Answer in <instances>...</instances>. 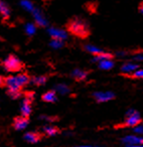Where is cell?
<instances>
[{
	"label": "cell",
	"instance_id": "d6a6232c",
	"mask_svg": "<svg viewBox=\"0 0 143 147\" xmlns=\"http://www.w3.org/2000/svg\"><path fill=\"white\" fill-rule=\"evenodd\" d=\"M139 11L143 14V3H141L140 6H139Z\"/></svg>",
	"mask_w": 143,
	"mask_h": 147
},
{
	"label": "cell",
	"instance_id": "8fae6325",
	"mask_svg": "<svg viewBox=\"0 0 143 147\" xmlns=\"http://www.w3.org/2000/svg\"><path fill=\"white\" fill-rule=\"evenodd\" d=\"M71 76L73 77V78H74L76 81L81 82V81L86 80L87 76H88V73H87L86 71H83V69H74V71H72Z\"/></svg>",
	"mask_w": 143,
	"mask_h": 147
},
{
	"label": "cell",
	"instance_id": "6da1fadb",
	"mask_svg": "<svg viewBox=\"0 0 143 147\" xmlns=\"http://www.w3.org/2000/svg\"><path fill=\"white\" fill-rule=\"evenodd\" d=\"M67 29L72 34L81 38H86L90 34V28L87 22L80 18H73L67 24Z\"/></svg>",
	"mask_w": 143,
	"mask_h": 147
},
{
	"label": "cell",
	"instance_id": "2e32d148",
	"mask_svg": "<svg viewBox=\"0 0 143 147\" xmlns=\"http://www.w3.org/2000/svg\"><path fill=\"white\" fill-rule=\"evenodd\" d=\"M16 79H17L18 84L20 85V87L22 88V87L26 86L28 83H30L31 78H29V76L26 75V74H19L18 76H16Z\"/></svg>",
	"mask_w": 143,
	"mask_h": 147
},
{
	"label": "cell",
	"instance_id": "836d02e7",
	"mask_svg": "<svg viewBox=\"0 0 143 147\" xmlns=\"http://www.w3.org/2000/svg\"><path fill=\"white\" fill-rule=\"evenodd\" d=\"M77 147H92V145H81V146H77Z\"/></svg>",
	"mask_w": 143,
	"mask_h": 147
},
{
	"label": "cell",
	"instance_id": "7402d4cb",
	"mask_svg": "<svg viewBox=\"0 0 143 147\" xmlns=\"http://www.w3.org/2000/svg\"><path fill=\"white\" fill-rule=\"evenodd\" d=\"M43 132H45L47 136H55V135L59 133V129L53 126H45V128H43Z\"/></svg>",
	"mask_w": 143,
	"mask_h": 147
},
{
	"label": "cell",
	"instance_id": "1f68e13d",
	"mask_svg": "<svg viewBox=\"0 0 143 147\" xmlns=\"http://www.w3.org/2000/svg\"><path fill=\"white\" fill-rule=\"evenodd\" d=\"M116 55H120V57H123V55H126V53H125V51H118V53H117Z\"/></svg>",
	"mask_w": 143,
	"mask_h": 147
},
{
	"label": "cell",
	"instance_id": "e575fe53",
	"mask_svg": "<svg viewBox=\"0 0 143 147\" xmlns=\"http://www.w3.org/2000/svg\"><path fill=\"white\" fill-rule=\"evenodd\" d=\"M92 147H102V146H92Z\"/></svg>",
	"mask_w": 143,
	"mask_h": 147
},
{
	"label": "cell",
	"instance_id": "5bb4252c",
	"mask_svg": "<svg viewBox=\"0 0 143 147\" xmlns=\"http://www.w3.org/2000/svg\"><path fill=\"white\" fill-rule=\"evenodd\" d=\"M41 99H42L43 102H47V103H55L57 100L55 91H49V92L45 93L42 95V97H41Z\"/></svg>",
	"mask_w": 143,
	"mask_h": 147
},
{
	"label": "cell",
	"instance_id": "484cf974",
	"mask_svg": "<svg viewBox=\"0 0 143 147\" xmlns=\"http://www.w3.org/2000/svg\"><path fill=\"white\" fill-rule=\"evenodd\" d=\"M7 95L10 97L11 99H18L22 96V93L20 91H11V90H7Z\"/></svg>",
	"mask_w": 143,
	"mask_h": 147
},
{
	"label": "cell",
	"instance_id": "ffe728a7",
	"mask_svg": "<svg viewBox=\"0 0 143 147\" xmlns=\"http://www.w3.org/2000/svg\"><path fill=\"white\" fill-rule=\"evenodd\" d=\"M55 92H57L59 94L63 96V95H67L71 92V88L65 84H57L55 86Z\"/></svg>",
	"mask_w": 143,
	"mask_h": 147
},
{
	"label": "cell",
	"instance_id": "44dd1931",
	"mask_svg": "<svg viewBox=\"0 0 143 147\" xmlns=\"http://www.w3.org/2000/svg\"><path fill=\"white\" fill-rule=\"evenodd\" d=\"M84 49H86L88 53H92V55H99V53H103V51L101 49H99V47H95V45H86L84 47Z\"/></svg>",
	"mask_w": 143,
	"mask_h": 147
},
{
	"label": "cell",
	"instance_id": "5b68a950",
	"mask_svg": "<svg viewBox=\"0 0 143 147\" xmlns=\"http://www.w3.org/2000/svg\"><path fill=\"white\" fill-rule=\"evenodd\" d=\"M4 86L8 88V90L11 91H20L21 87L17 82L16 77L9 76L7 78H4Z\"/></svg>",
	"mask_w": 143,
	"mask_h": 147
},
{
	"label": "cell",
	"instance_id": "d6986e66",
	"mask_svg": "<svg viewBox=\"0 0 143 147\" xmlns=\"http://www.w3.org/2000/svg\"><path fill=\"white\" fill-rule=\"evenodd\" d=\"M0 13H1V15H2L4 19H8L9 16H10L9 7L4 2H2L1 0H0Z\"/></svg>",
	"mask_w": 143,
	"mask_h": 147
},
{
	"label": "cell",
	"instance_id": "7c38bea8",
	"mask_svg": "<svg viewBox=\"0 0 143 147\" xmlns=\"http://www.w3.org/2000/svg\"><path fill=\"white\" fill-rule=\"evenodd\" d=\"M23 138H24L25 141H27V142H29V143H36L40 140L41 135L36 132H27V133H25Z\"/></svg>",
	"mask_w": 143,
	"mask_h": 147
},
{
	"label": "cell",
	"instance_id": "30bf717a",
	"mask_svg": "<svg viewBox=\"0 0 143 147\" xmlns=\"http://www.w3.org/2000/svg\"><path fill=\"white\" fill-rule=\"evenodd\" d=\"M20 112H21V116L25 117V118H28L29 115L31 114V101H29L26 98L22 101L20 107Z\"/></svg>",
	"mask_w": 143,
	"mask_h": 147
},
{
	"label": "cell",
	"instance_id": "d4e9b609",
	"mask_svg": "<svg viewBox=\"0 0 143 147\" xmlns=\"http://www.w3.org/2000/svg\"><path fill=\"white\" fill-rule=\"evenodd\" d=\"M25 32H26V34L29 35V36L34 35V33L36 32V27H35V25L33 24V23H27V24L25 25Z\"/></svg>",
	"mask_w": 143,
	"mask_h": 147
},
{
	"label": "cell",
	"instance_id": "f1b7e54d",
	"mask_svg": "<svg viewBox=\"0 0 143 147\" xmlns=\"http://www.w3.org/2000/svg\"><path fill=\"white\" fill-rule=\"evenodd\" d=\"M135 61H143V53H139V55H136L134 57Z\"/></svg>",
	"mask_w": 143,
	"mask_h": 147
},
{
	"label": "cell",
	"instance_id": "603a6c76",
	"mask_svg": "<svg viewBox=\"0 0 143 147\" xmlns=\"http://www.w3.org/2000/svg\"><path fill=\"white\" fill-rule=\"evenodd\" d=\"M49 45L55 49H59L63 47H65V41L61 40V39H51Z\"/></svg>",
	"mask_w": 143,
	"mask_h": 147
},
{
	"label": "cell",
	"instance_id": "9c48e42d",
	"mask_svg": "<svg viewBox=\"0 0 143 147\" xmlns=\"http://www.w3.org/2000/svg\"><path fill=\"white\" fill-rule=\"evenodd\" d=\"M32 14H33L34 20H35V22H36L37 25H39V26H47L49 22H47V20L45 19V15L42 14V12H41L39 9L34 8L32 11Z\"/></svg>",
	"mask_w": 143,
	"mask_h": 147
},
{
	"label": "cell",
	"instance_id": "cb8c5ba5",
	"mask_svg": "<svg viewBox=\"0 0 143 147\" xmlns=\"http://www.w3.org/2000/svg\"><path fill=\"white\" fill-rule=\"evenodd\" d=\"M20 5L25 9V10L29 11V12H32L33 9H34V6H33V4L29 1V0H21Z\"/></svg>",
	"mask_w": 143,
	"mask_h": 147
},
{
	"label": "cell",
	"instance_id": "4fadbf2b",
	"mask_svg": "<svg viewBox=\"0 0 143 147\" xmlns=\"http://www.w3.org/2000/svg\"><path fill=\"white\" fill-rule=\"evenodd\" d=\"M139 65L135 63H126L121 67V71L123 73V75L125 74H131L133 71H135L138 69Z\"/></svg>",
	"mask_w": 143,
	"mask_h": 147
},
{
	"label": "cell",
	"instance_id": "3957f363",
	"mask_svg": "<svg viewBox=\"0 0 143 147\" xmlns=\"http://www.w3.org/2000/svg\"><path fill=\"white\" fill-rule=\"evenodd\" d=\"M47 33L49 36H51L53 39H61V40H65L67 38V31L63 30L61 28H57V27H49L47 29Z\"/></svg>",
	"mask_w": 143,
	"mask_h": 147
},
{
	"label": "cell",
	"instance_id": "4316f807",
	"mask_svg": "<svg viewBox=\"0 0 143 147\" xmlns=\"http://www.w3.org/2000/svg\"><path fill=\"white\" fill-rule=\"evenodd\" d=\"M130 77L131 78H134V79H143V69H136L135 71H133V74Z\"/></svg>",
	"mask_w": 143,
	"mask_h": 147
},
{
	"label": "cell",
	"instance_id": "4dcf8cb0",
	"mask_svg": "<svg viewBox=\"0 0 143 147\" xmlns=\"http://www.w3.org/2000/svg\"><path fill=\"white\" fill-rule=\"evenodd\" d=\"M126 147H143V144H138V145H126Z\"/></svg>",
	"mask_w": 143,
	"mask_h": 147
},
{
	"label": "cell",
	"instance_id": "ba28073f",
	"mask_svg": "<svg viewBox=\"0 0 143 147\" xmlns=\"http://www.w3.org/2000/svg\"><path fill=\"white\" fill-rule=\"evenodd\" d=\"M29 120L28 118H25L23 116H19L13 120V127L15 130H23L28 126Z\"/></svg>",
	"mask_w": 143,
	"mask_h": 147
},
{
	"label": "cell",
	"instance_id": "ac0fdd59",
	"mask_svg": "<svg viewBox=\"0 0 143 147\" xmlns=\"http://www.w3.org/2000/svg\"><path fill=\"white\" fill-rule=\"evenodd\" d=\"M47 76H37V77H33L30 79V83L35 86H42L47 83Z\"/></svg>",
	"mask_w": 143,
	"mask_h": 147
},
{
	"label": "cell",
	"instance_id": "277c9868",
	"mask_svg": "<svg viewBox=\"0 0 143 147\" xmlns=\"http://www.w3.org/2000/svg\"><path fill=\"white\" fill-rule=\"evenodd\" d=\"M93 97L98 103H105L114 99L115 95L112 92H96L93 94Z\"/></svg>",
	"mask_w": 143,
	"mask_h": 147
},
{
	"label": "cell",
	"instance_id": "8992f818",
	"mask_svg": "<svg viewBox=\"0 0 143 147\" xmlns=\"http://www.w3.org/2000/svg\"><path fill=\"white\" fill-rule=\"evenodd\" d=\"M122 142L125 145H138L143 144V137L138 135H128L122 138Z\"/></svg>",
	"mask_w": 143,
	"mask_h": 147
},
{
	"label": "cell",
	"instance_id": "f546056e",
	"mask_svg": "<svg viewBox=\"0 0 143 147\" xmlns=\"http://www.w3.org/2000/svg\"><path fill=\"white\" fill-rule=\"evenodd\" d=\"M3 86H4V78L0 76V87H3Z\"/></svg>",
	"mask_w": 143,
	"mask_h": 147
},
{
	"label": "cell",
	"instance_id": "83f0119b",
	"mask_svg": "<svg viewBox=\"0 0 143 147\" xmlns=\"http://www.w3.org/2000/svg\"><path fill=\"white\" fill-rule=\"evenodd\" d=\"M133 131L136 134H143V125H137V126H135Z\"/></svg>",
	"mask_w": 143,
	"mask_h": 147
},
{
	"label": "cell",
	"instance_id": "52a82bcc",
	"mask_svg": "<svg viewBox=\"0 0 143 147\" xmlns=\"http://www.w3.org/2000/svg\"><path fill=\"white\" fill-rule=\"evenodd\" d=\"M141 121H142V119H141L140 115H139V113H135L134 115H132V116H128L126 118V120H125L124 124L121 125V126H128V127H135L137 126V125H139L141 123Z\"/></svg>",
	"mask_w": 143,
	"mask_h": 147
},
{
	"label": "cell",
	"instance_id": "9a60e30c",
	"mask_svg": "<svg viewBox=\"0 0 143 147\" xmlns=\"http://www.w3.org/2000/svg\"><path fill=\"white\" fill-rule=\"evenodd\" d=\"M115 63L112 59H103V61H99V67L104 71H109V69L114 67Z\"/></svg>",
	"mask_w": 143,
	"mask_h": 147
},
{
	"label": "cell",
	"instance_id": "e0dca14e",
	"mask_svg": "<svg viewBox=\"0 0 143 147\" xmlns=\"http://www.w3.org/2000/svg\"><path fill=\"white\" fill-rule=\"evenodd\" d=\"M113 59V55L112 53H105V51H103V53H99V55H95L94 59H92V61H94V63H99V61H103V59Z\"/></svg>",
	"mask_w": 143,
	"mask_h": 147
},
{
	"label": "cell",
	"instance_id": "7a4b0ae2",
	"mask_svg": "<svg viewBox=\"0 0 143 147\" xmlns=\"http://www.w3.org/2000/svg\"><path fill=\"white\" fill-rule=\"evenodd\" d=\"M3 67L5 69V71H19L23 67L22 63L20 61V59L16 57V55H10L3 61L2 63Z\"/></svg>",
	"mask_w": 143,
	"mask_h": 147
}]
</instances>
